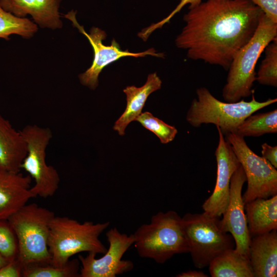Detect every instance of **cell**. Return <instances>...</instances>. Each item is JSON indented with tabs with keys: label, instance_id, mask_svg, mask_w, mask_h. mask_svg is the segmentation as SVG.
Wrapping results in <instances>:
<instances>
[{
	"label": "cell",
	"instance_id": "d6986e66",
	"mask_svg": "<svg viewBox=\"0 0 277 277\" xmlns=\"http://www.w3.org/2000/svg\"><path fill=\"white\" fill-rule=\"evenodd\" d=\"M244 209L251 238L277 230V194L255 199L246 203Z\"/></svg>",
	"mask_w": 277,
	"mask_h": 277
},
{
	"label": "cell",
	"instance_id": "7a4b0ae2",
	"mask_svg": "<svg viewBox=\"0 0 277 277\" xmlns=\"http://www.w3.org/2000/svg\"><path fill=\"white\" fill-rule=\"evenodd\" d=\"M109 225V222L80 223L69 217L55 215L50 224L48 240L50 264L64 266L72 256L82 252L105 253L107 249L99 238Z\"/></svg>",
	"mask_w": 277,
	"mask_h": 277
},
{
	"label": "cell",
	"instance_id": "cb8c5ba5",
	"mask_svg": "<svg viewBox=\"0 0 277 277\" xmlns=\"http://www.w3.org/2000/svg\"><path fill=\"white\" fill-rule=\"evenodd\" d=\"M265 56L256 73V81L261 85L277 86V38L265 49Z\"/></svg>",
	"mask_w": 277,
	"mask_h": 277
},
{
	"label": "cell",
	"instance_id": "8fae6325",
	"mask_svg": "<svg viewBox=\"0 0 277 277\" xmlns=\"http://www.w3.org/2000/svg\"><path fill=\"white\" fill-rule=\"evenodd\" d=\"M106 236L109 248L102 257L96 259V254L92 252H88L85 256L78 255L80 277H115L133 269L132 262L122 260L123 255L134 244L133 234L128 235L114 227L107 231Z\"/></svg>",
	"mask_w": 277,
	"mask_h": 277
},
{
	"label": "cell",
	"instance_id": "ffe728a7",
	"mask_svg": "<svg viewBox=\"0 0 277 277\" xmlns=\"http://www.w3.org/2000/svg\"><path fill=\"white\" fill-rule=\"evenodd\" d=\"M212 277H254L248 256L228 249L215 258L208 266Z\"/></svg>",
	"mask_w": 277,
	"mask_h": 277
},
{
	"label": "cell",
	"instance_id": "4fadbf2b",
	"mask_svg": "<svg viewBox=\"0 0 277 277\" xmlns=\"http://www.w3.org/2000/svg\"><path fill=\"white\" fill-rule=\"evenodd\" d=\"M219 142L215 151L217 165L216 180L212 193L202 205L204 212L218 217L224 212L228 203L230 181L233 173L240 166L232 148L216 127Z\"/></svg>",
	"mask_w": 277,
	"mask_h": 277
},
{
	"label": "cell",
	"instance_id": "30bf717a",
	"mask_svg": "<svg viewBox=\"0 0 277 277\" xmlns=\"http://www.w3.org/2000/svg\"><path fill=\"white\" fill-rule=\"evenodd\" d=\"M70 20L73 26L84 34L89 41L94 52L93 60L91 66L78 76L80 82L91 89H95L98 84V76L103 69L108 65L124 57H142L151 55L156 57L164 58L165 54L158 52L153 48L140 52H131L128 50H123L118 43L113 39L110 45H105L103 41L106 38L105 31L99 28L93 27L89 33L85 30L84 27L79 24L76 18V12L72 10L64 15Z\"/></svg>",
	"mask_w": 277,
	"mask_h": 277
},
{
	"label": "cell",
	"instance_id": "83f0119b",
	"mask_svg": "<svg viewBox=\"0 0 277 277\" xmlns=\"http://www.w3.org/2000/svg\"><path fill=\"white\" fill-rule=\"evenodd\" d=\"M22 266L17 258L11 260L0 268V277H21Z\"/></svg>",
	"mask_w": 277,
	"mask_h": 277
},
{
	"label": "cell",
	"instance_id": "8992f818",
	"mask_svg": "<svg viewBox=\"0 0 277 277\" xmlns=\"http://www.w3.org/2000/svg\"><path fill=\"white\" fill-rule=\"evenodd\" d=\"M194 98L187 112L186 120L192 127L212 124L219 127L223 135L235 132L238 127L248 116L277 102V98L265 101L256 100L254 93L249 102H224L214 97L205 87L196 90Z\"/></svg>",
	"mask_w": 277,
	"mask_h": 277
},
{
	"label": "cell",
	"instance_id": "7402d4cb",
	"mask_svg": "<svg viewBox=\"0 0 277 277\" xmlns=\"http://www.w3.org/2000/svg\"><path fill=\"white\" fill-rule=\"evenodd\" d=\"M37 29V25L33 22L14 15L4 10L0 4V38L8 40L12 34L30 38Z\"/></svg>",
	"mask_w": 277,
	"mask_h": 277
},
{
	"label": "cell",
	"instance_id": "f1b7e54d",
	"mask_svg": "<svg viewBox=\"0 0 277 277\" xmlns=\"http://www.w3.org/2000/svg\"><path fill=\"white\" fill-rule=\"evenodd\" d=\"M262 156L277 168V146H272L265 143L261 145Z\"/></svg>",
	"mask_w": 277,
	"mask_h": 277
},
{
	"label": "cell",
	"instance_id": "1f68e13d",
	"mask_svg": "<svg viewBox=\"0 0 277 277\" xmlns=\"http://www.w3.org/2000/svg\"><path fill=\"white\" fill-rule=\"evenodd\" d=\"M11 260H9L7 258H5L0 253V268L7 264Z\"/></svg>",
	"mask_w": 277,
	"mask_h": 277
},
{
	"label": "cell",
	"instance_id": "5b68a950",
	"mask_svg": "<svg viewBox=\"0 0 277 277\" xmlns=\"http://www.w3.org/2000/svg\"><path fill=\"white\" fill-rule=\"evenodd\" d=\"M54 213L36 203L26 204L7 221L17 240V259L22 268L35 264L50 263L48 240Z\"/></svg>",
	"mask_w": 277,
	"mask_h": 277
},
{
	"label": "cell",
	"instance_id": "9a60e30c",
	"mask_svg": "<svg viewBox=\"0 0 277 277\" xmlns=\"http://www.w3.org/2000/svg\"><path fill=\"white\" fill-rule=\"evenodd\" d=\"M62 0H0L6 11L19 17L31 16L41 28L52 29L62 27L59 8Z\"/></svg>",
	"mask_w": 277,
	"mask_h": 277
},
{
	"label": "cell",
	"instance_id": "603a6c76",
	"mask_svg": "<svg viewBox=\"0 0 277 277\" xmlns=\"http://www.w3.org/2000/svg\"><path fill=\"white\" fill-rule=\"evenodd\" d=\"M78 259L70 260L62 266L50 263L35 264L22 268L23 277H80Z\"/></svg>",
	"mask_w": 277,
	"mask_h": 277
},
{
	"label": "cell",
	"instance_id": "4dcf8cb0",
	"mask_svg": "<svg viewBox=\"0 0 277 277\" xmlns=\"http://www.w3.org/2000/svg\"><path fill=\"white\" fill-rule=\"evenodd\" d=\"M177 277H207L208 275L202 271L196 270H189L183 272L176 275Z\"/></svg>",
	"mask_w": 277,
	"mask_h": 277
},
{
	"label": "cell",
	"instance_id": "44dd1931",
	"mask_svg": "<svg viewBox=\"0 0 277 277\" xmlns=\"http://www.w3.org/2000/svg\"><path fill=\"white\" fill-rule=\"evenodd\" d=\"M254 113L246 117L234 133L244 137L277 132L276 109L264 113Z\"/></svg>",
	"mask_w": 277,
	"mask_h": 277
},
{
	"label": "cell",
	"instance_id": "9c48e42d",
	"mask_svg": "<svg viewBox=\"0 0 277 277\" xmlns=\"http://www.w3.org/2000/svg\"><path fill=\"white\" fill-rule=\"evenodd\" d=\"M245 172L247 189L242 195L244 204L257 198L277 194V170L268 161L255 154L244 137L231 132L226 135Z\"/></svg>",
	"mask_w": 277,
	"mask_h": 277
},
{
	"label": "cell",
	"instance_id": "6da1fadb",
	"mask_svg": "<svg viewBox=\"0 0 277 277\" xmlns=\"http://www.w3.org/2000/svg\"><path fill=\"white\" fill-rule=\"evenodd\" d=\"M175 41L187 56L228 70L253 35L263 11L250 0H207L189 9Z\"/></svg>",
	"mask_w": 277,
	"mask_h": 277
},
{
	"label": "cell",
	"instance_id": "d4e9b609",
	"mask_svg": "<svg viewBox=\"0 0 277 277\" xmlns=\"http://www.w3.org/2000/svg\"><path fill=\"white\" fill-rule=\"evenodd\" d=\"M144 127L155 134L162 144H167L172 141L177 130L161 120L154 116L149 112L141 113L135 119Z\"/></svg>",
	"mask_w": 277,
	"mask_h": 277
},
{
	"label": "cell",
	"instance_id": "484cf974",
	"mask_svg": "<svg viewBox=\"0 0 277 277\" xmlns=\"http://www.w3.org/2000/svg\"><path fill=\"white\" fill-rule=\"evenodd\" d=\"M18 243L16 235L7 220H0V253L9 260L17 258Z\"/></svg>",
	"mask_w": 277,
	"mask_h": 277
},
{
	"label": "cell",
	"instance_id": "52a82bcc",
	"mask_svg": "<svg viewBox=\"0 0 277 277\" xmlns=\"http://www.w3.org/2000/svg\"><path fill=\"white\" fill-rule=\"evenodd\" d=\"M220 218L204 211L201 213H187L182 217L188 252L197 268L208 266L224 251L235 248L232 235L221 229Z\"/></svg>",
	"mask_w": 277,
	"mask_h": 277
},
{
	"label": "cell",
	"instance_id": "3957f363",
	"mask_svg": "<svg viewBox=\"0 0 277 277\" xmlns=\"http://www.w3.org/2000/svg\"><path fill=\"white\" fill-rule=\"evenodd\" d=\"M277 38V23L264 12L251 39L235 54L228 68L222 96L227 102H236L254 93L252 89L256 81L255 68L266 47Z\"/></svg>",
	"mask_w": 277,
	"mask_h": 277
},
{
	"label": "cell",
	"instance_id": "ba28073f",
	"mask_svg": "<svg viewBox=\"0 0 277 277\" xmlns=\"http://www.w3.org/2000/svg\"><path fill=\"white\" fill-rule=\"evenodd\" d=\"M21 132L27 148L21 169L34 180L31 191L34 197H51L57 190L60 182L56 169L46 162V149L52 137V131L48 127L27 125Z\"/></svg>",
	"mask_w": 277,
	"mask_h": 277
},
{
	"label": "cell",
	"instance_id": "4316f807",
	"mask_svg": "<svg viewBox=\"0 0 277 277\" xmlns=\"http://www.w3.org/2000/svg\"><path fill=\"white\" fill-rule=\"evenodd\" d=\"M273 23H277V0H250Z\"/></svg>",
	"mask_w": 277,
	"mask_h": 277
},
{
	"label": "cell",
	"instance_id": "e0dca14e",
	"mask_svg": "<svg viewBox=\"0 0 277 277\" xmlns=\"http://www.w3.org/2000/svg\"><path fill=\"white\" fill-rule=\"evenodd\" d=\"M27 153L26 143L21 131L0 115V169L20 172Z\"/></svg>",
	"mask_w": 277,
	"mask_h": 277
},
{
	"label": "cell",
	"instance_id": "ac0fdd59",
	"mask_svg": "<svg viewBox=\"0 0 277 277\" xmlns=\"http://www.w3.org/2000/svg\"><path fill=\"white\" fill-rule=\"evenodd\" d=\"M162 81L156 72L149 74L145 84L140 87L128 86L123 91L126 95L127 105L121 116L115 122L113 129L120 135L125 134L128 125L142 113L149 95L161 88Z\"/></svg>",
	"mask_w": 277,
	"mask_h": 277
},
{
	"label": "cell",
	"instance_id": "f546056e",
	"mask_svg": "<svg viewBox=\"0 0 277 277\" xmlns=\"http://www.w3.org/2000/svg\"><path fill=\"white\" fill-rule=\"evenodd\" d=\"M180 3L175 9L166 18L163 19L159 22L161 26H163L165 24L168 23L170 18L177 12H179L181 9L186 5L189 4V9L193 8L199 5L202 3V0H179Z\"/></svg>",
	"mask_w": 277,
	"mask_h": 277
},
{
	"label": "cell",
	"instance_id": "2e32d148",
	"mask_svg": "<svg viewBox=\"0 0 277 277\" xmlns=\"http://www.w3.org/2000/svg\"><path fill=\"white\" fill-rule=\"evenodd\" d=\"M248 258L254 277H276L277 230L252 236Z\"/></svg>",
	"mask_w": 277,
	"mask_h": 277
},
{
	"label": "cell",
	"instance_id": "5bb4252c",
	"mask_svg": "<svg viewBox=\"0 0 277 277\" xmlns=\"http://www.w3.org/2000/svg\"><path fill=\"white\" fill-rule=\"evenodd\" d=\"M31 182L29 175L0 169V220H7L34 197Z\"/></svg>",
	"mask_w": 277,
	"mask_h": 277
},
{
	"label": "cell",
	"instance_id": "7c38bea8",
	"mask_svg": "<svg viewBox=\"0 0 277 277\" xmlns=\"http://www.w3.org/2000/svg\"><path fill=\"white\" fill-rule=\"evenodd\" d=\"M246 182L245 173L240 165L232 175L228 203L219 224L223 231L229 232L233 237L235 249L248 256L251 236L248 231L242 194V188Z\"/></svg>",
	"mask_w": 277,
	"mask_h": 277
},
{
	"label": "cell",
	"instance_id": "277c9868",
	"mask_svg": "<svg viewBox=\"0 0 277 277\" xmlns=\"http://www.w3.org/2000/svg\"><path fill=\"white\" fill-rule=\"evenodd\" d=\"M140 256L164 264L174 255L188 252L182 217L174 210L159 212L133 233Z\"/></svg>",
	"mask_w": 277,
	"mask_h": 277
}]
</instances>
